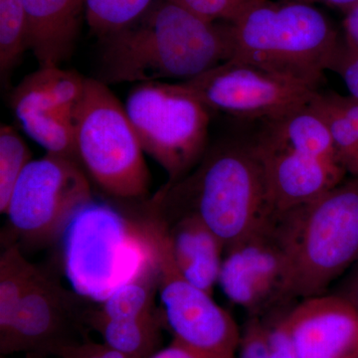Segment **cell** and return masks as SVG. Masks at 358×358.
I'll list each match as a JSON object with an SVG mask.
<instances>
[{
	"label": "cell",
	"mask_w": 358,
	"mask_h": 358,
	"mask_svg": "<svg viewBox=\"0 0 358 358\" xmlns=\"http://www.w3.org/2000/svg\"><path fill=\"white\" fill-rule=\"evenodd\" d=\"M27 46L40 68L60 67L74 50L86 0H24Z\"/></svg>",
	"instance_id": "cell-15"
},
{
	"label": "cell",
	"mask_w": 358,
	"mask_h": 358,
	"mask_svg": "<svg viewBox=\"0 0 358 358\" xmlns=\"http://www.w3.org/2000/svg\"><path fill=\"white\" fill-rule=\"evenodd\" d=\"M78 162L103 192L121 199L145 197L150 173L126 108L96 79H86L74 110Z\"/></svg>",
	"instance_id": "cell-6"
},
{
	"label": "cell",
	"mask_w": 358,
	"mask_h": 358,
	"mask_svg": "<svg viewBox=\"0 0 358 358\" xmlns=\"http://www.w3.org/2000/svg\"><path fill=\"white\" fill-rule=\"evenodd\" d=\"M282 320L299 358H358V313L339 294L303 299Z\"/></svg>",
	"instance_id": "cell-14"
},
{
	"label": "cell",
	"mask_w": 358,
	"mask_h": 358,
	"mask_svg": "<svg viewBox=\"0 0 358 358\" xmlns=\"http://www.w3.org/2000/svg\"><path fill=\"white\" fill-rule=\"evenodd\" d=\"M40 271L26 260L20 247H6L0 257V331L13 319L23 296Z\"/></svg>",
	"instance_id": "cell-20"
},
{
	"label": "cell",
	"mask_w": 358,
	"mask_h": 358,
	"mask_svg": "<svg viewBox=\"0 0 358 358\" xmlns=\"http://www.w3.org/2000/svg\"><path fill=\"white\" fill-rule=\"evenodd\" d=\"M317 1L324 2V3L329 4V6L338 7V8L341 9L345 13L350 7L357 3L358 0H317Z\"/></svg>",
	"instance_id": "cell-33"
},
{
	"label": "cell",
	"mask_w": 358,
	"mask_h": 358,
	"mask_svg": "<svg viewBox=\"0 0 358 358\" xmlns=\"http://www.w3.org/2000/svg\"><path fill=\"white\" fill-rule=\"evenodd\" d=\"M180 83L210 110L261 122L308 105L319 92L236 59Z\"/></svg>",
	"instance_id": "cell-9"
},
{
	"label": "cell",
	"mask_w": 358,
	"mask_h": 358,
	"mask_svg": "<svg viewBox=\"0 0 358 358\" xmlns=\"http://www.w3.org/2000/svg\"><path fill=\"white\" fill-rule=\"evenodd\" d=\"M275 221L226 250L218 284L232 303L247 310H258L281 298L284 257Z\"/></svg>",
	"instance_id": "cell-13"
},
{
	"label": "cell",
	"mask_w": 358,
	"mask_h": 358,
	"mask_svg": "<svg viewBox=\"0 0 358 358\" xmlns=\"http://www.w3.org/2000/svg\"><path fill=\"white\" fill-rule=\"evenodd\" d=\"M162 222L136 220L103 202L84 205L60 239L73 292L101 303L129 282L159 273Z\"/></svg>",
	"instance_id": "cell-3"
},
{
	"label": "cell",
	"mask_w": 358,
	"mask_h": 358,
	"mask_svg": "<svg viewBox=\"0 0 358 358\" xmlns=\"http://www.w3.org/2000/svg\"><path fill=\"white\" fill-rule=\"evenodd\" d=\"M79 294L40 271L21 301L10 324L0 331V353L54 355L63 346L78 343L75 331L84 324L87 310Z\"/></svg>",
	"instance_id": "cell-11"
},
{
	"label": "cell",
	"mask_w": 358,
	"mask_h": 358,
	"mask_svg": "<svg viewBox=\"0 0 358 358\" xmlns=\"http://www.w3.org/2000/svg\"><path fill=\"white\" fill-rule=\"evenodd\" d=\"M86 79L60 67L40 68L14 90L11 106L16 117L22 115H74L83 95Z\"/></svg>",
	"instance_id": "cell-17"
},
{
	"label": "cell",
	"mask_w": 358,
	"mask_h": 358,
	"mask_svg": "<svg viewBox=\"0 0 358 358\" xmlns=\"http://www.w3.org/2000/svg\"><path fill=\"white\" fill-rule=\"evenodd\" d=\"M239 350L237 358H268L265 326L258 320H252L241 336Z\"/></svg>",
	"instance_id": "cell-27"
},
{
	"label": "cell",
	"mask_w": 358,
	"mask_h": 358,
	"mask_svg": "<svg viewBox=\"0 0 358 358\" xmlns=\"http://www.w3.org/2000/svg\"><path fill=\"white\" fill-rule=\"evenodd\" d=\"M338 294L345 298L358 313V262L353 265L352 273L346 280L343 292Z\"/></svg>",
	"instance_id": "cell-31"
},
{
	"label": "cell",
	"mask_w": 358,
	"mask_h": 358,
	"mask_svg": "<svg viewBox=\"0 0 358 358\" xmlns=\"http://www.w3.org/2000/svg\"><path fill=\"white\" fill-rule=\"evenodd\" d=\"M24 0H0V71L4 78L27 50Z\"/></svg>",
	"instance_id": "cell-22"
},
{
	"label": "cell",
	"mask_w": 358,
	"mask_h": 358,
	"mask_svg": "<svg viewBox=\"0 0 358 358\" xmlns=\"http://www.w3.org/2000/svg\"><path fill=\"white\" fill-rule=\"evenodd\" d=\"M150 208L162 220L195 214L225 250L277 219L262 162L251 143H224L209 150L192 173L159 190Z\"/></svg>",
	"instance_id": "cell-2"
},
{
	"label": "cell",
	"mask_w": 358,
	"mask_h": 358,
	"mask_svg": "<svg viewBox=\"0 0 358 358\" xmlns=\"http://www.w3.org/2000/svg\"><path fill=\"white\" fill-rule=\"evenodd\" d=\"M126 110L145 152L176 185L206 154L210 110L181 83L147 82L131 90Z\"/></svg>",
	"instance_id": "cell-7"
},
{
	"label": "cell",
	"mask_w": 358,
	"mask_h": 358,
	"mask_svg": "<svg viewBox=\"0 0 358 358\" xmlns=\"http://www.w3.org/2000/svg\"><path fill=\"white\" fill-rule=\"evenodd\" d=\"M162 221L180 275L193 286L212 294L222 267V242L195 214L183 213Z\"/></svg>",
	"instance_id": "cell-16"
},
{
	"label": "cell",
	"mask_w": 358,
	"mask_h": 358,
	"mask_svg": "<svg viewBox=\"0 0 358 358\" xmlns=\"http://www.w3.org/2000/svg\"><path fill=\"white\" fill-rule=\"evenodd\" d=\"M275 234L284 257L281 299L324 294L358 262V178L279 216Z\"/></svg>",
	"instance_id": "cell-5"
},
{
	"label": "cell",
	"mask_w": 358,
	"mask_h": 358,
	"mask_svg": "<svg viewBox=\"0 0 358 358\" xmlns=\"http://www.w3.org/2000/svg\"><path fill=\"white\" fill-rule=\"evenodd\" d=\"M58 358H131L117 352L106 343H96L91 341H78L63 346L55 355Z\"/></svg>",
	"instance_id": "cell-25"
},
{
	"label": "cell",
	"mask_w": 358,
	"mask_h": 358,
	"mask_svg": "<svg viewBox=\"0 0 358 358\" xmlns=\"http://www.w3.org/2000/svg\"><path fill=\"white\" fill-rule=\"evenodd\" d=\"M105 84L189 81L229 60V22L210 21L180 0H155L133 24L103 39Z\"/></svg>",
	"instance_id": "cell-1"
},
{
	"label": "cell",
	"mask_w": 358,
	"mask_h": 358,
	"mask_svg": "<svg viewBox=\"0 0 358 358\" xmlns=\"http://www.w3.org/2000/svg\"><path fill=\"white\" fill-rule=\"evenodd\" d=\"M31 152L13 127L0 129V211L4 214L16 183L32 162Z\"/></svg>",
	"instance_id": "cell-23"
},
{
	"label": "cell",
	"mask_w": 358,
	"mask_h": 358,
	"mask_svg": "<svg viewBox=\"0 0 358 358\" xmlns=\"http://www.w3.org/2000/svg\"><path fill=\"white\" fill-rule=\"evenodd\" d=\"M343 46L358 52V2L345 11L343 22Z\"/></svg>",
	"instance_id": "cell-29"
},
{
	"label": "cell",
	"mask_w": 358,
	"mask_h": 358,
	"mask_svg": "<svg viewBox=\"0 0 358 358\" xmlns=\"http://www.w3.org/2000/svg\"><path fill=\"white\" fill-rule=\"evenodd\" d=\"M263 164L275 217L310 203L345 180L338 162H329L258 136L251 141Z\"/></svg>",
	"instance_id": "cell-12"
},
{
	"label": "cell",
	"mask_w": 358,
	"mask_h": 358,
	"mask_svg": "<svg viewBox=\"0 0 358 358\" xmlns=\"http://www.w3.org/2000/svg\"><path fill=\"white\" fill-rule=\"evenodd\" d=\"M180 1L205 20L232 22L250 6L262 0H180Z\"/></svg>",
	"instance_id": "cell-24"
},
{
	"label": "cell",
	"mask_w": 358,
	"mask_h": 358,
	"mask_svg": "<svg viewBox=\"0 0 358 358\" xmlns=\"http://www.w3.org/2000/svg\"><path fill=\"white\" fill-rule=\"evenodd\" d=\"M164 313L155 312L136 319L89 320L87 326L102 336L103 343L131 358H150L159 350Z\"/></svg>",
	"instance_id": "cell-18"
},
{
	"label": "cell",
	"mask_w": 358,
	"mask_h": 358,
	"mask_svg": "<svg viewBox=\"0 0 358 358\" xmlns=\"http://www.w3.org/2000/svg\"><path fill=\"white\" fill-rule=\"evenodd\" d=\"M159 273L138 280L117 289L100 303L96 310H86L84 322L89 320H122L136 319L155 312L154 296L159 287Z\"/></svg>",
	"instance_id": "cell-19"
},
{
	"label": "cell",
	"mask_w": 358,
	"mask_h": 358,
	"mask_svg": "<svg viewBox=\"0 0 358 358\" xmlns=\"http://www.w3.org/2000/svg\"><path fill=\"white\" fill-rule=\"evenodd\" d=\"M289 1H301L308 2V3H313V2L317 1V0H289Z\"/></svg>",
	"instance_id": "cell-35"
},
{
	"label": "cell",
	"mask_w": 358,
	"mask_h": 358,
	"mask_svg": "<svg viewBox=\"0 0 358 358\" xmlns=\"http://www.w3.org/2000/svg\"><path fill=\"white\" fill-rule=\"evenodd\" d=\"M150 358H212L202 355L189 346L183 345L180 341L173 339L171 345L162 350H157Z\"/></svg>",
	"instance_id": "cell-30"
},
{
	"label": "cell",
	"mask_w": 358,
	"mask_h": 358,
	"mask_svg": "<svg viewBox=\"0 0 358 358\" xmlns=\"http://www.w3.org/2000/svg\"><path fill=\"white\" fill-rule=\"evenodd\" d=\"M339 101L343 105V109L350 115V119L355 124V128L357 129L358 133V103L350 99V96H343L339 95Z\"/></svg>",
	"instance_id": "cell-32"
},
{
	"label": "cell",
	"mask_w": 358,
	"mask_h": 358,
	"mask_svg": "<svg viewBox=\"0 0 358 358\" xmlns=\"http://www.w3.org/2000/svg\"><path fill=\"white\" fill-rule=\"evenodd\" d=\"M229 23L231 59L313 91H319L343 47L333 23L308 2L262 0Z\"/></svg>",
	"instance_id": "cell-4"
},
{
	"label": "cell",
	"mask_w": 358,
	"mask_h": 358,
	"mask_svg": "<svg viewBox=\"0 0 358 358\" xmlns=\"http://www.w3.org/2000/svg\"><path fill=\"white\" fill-rule=\"evenodd\" d=\"M155 0H86L85 16L91 31L106 38L133 24Z\"/></svg>",
	"instance_id": "cell-21"
},
{
	"label": "cell",
	"mask_w": 358,
	"mask_h": 358,
	"mask_svg": "<svg viewBox=\"0 0 358 358\" xmlns=\"http://www.w3.org/2000/svg\"><path fill=\"white\" fill-rule=\"evenodd\" d=\"M48 355H37V353H27L25 358H47Z\"/></svg>",
	"instance_id": "cell-34"
},
{
	"label": "cell",
	"mask_w": 358,
	"mask_h": 358,
	"mask_svg": "<svg viewBox=\"0 0 358 358\" xmlns=\"http://www.w3.org/2000/svg\"><path fill=\"white\" fill-rule=\"evenodd\" d=\"M331 71L341 75L350 93L348 96L358 103V52L348 50L343 44Z\"/></svg>",
	"instance_id": "cell-28"
},
{
	"label": "cell",
	"mask_w": 358,
	"mask_h": 358,
	"mask_svg": "<svg viewBox=\"0 0 358 358\" xmlns=\"http://www.w3.org/2000/svg\"><path fill=\"white\" fill-rule=\"evenodd\" d=\"M92 200L90 179L82 166L46 154L26 166L4 214L23 242L43 246L60 241L73 216Z\"/></svg>",
	"instance_id": "cell-8"
},
{
	"label": "cell",
	"mask_w": 358,
	"mask_h": 358,
	"mask_svg": "<svg viewBox=\"0 0 358 358\" xmlns=\"http://www.w3.org/2000/svg\"><path fill=\"white\" fill-rule=\"evenodd\" d=\"M268 358H299L284 320L265 327Z\"/></svg>",
	"instance_id": "cell-26"
},
{
	"label": "cell",
	"mask_w": 358,
	"mask_h": 358,
	"mask_svg": "<svg viewBox=\"0 0 358 358\" xmlns=\"http://www.w3.org/2000/svg\"><path fill=\"white\" fill-rule=\"evenodd\" d=\"M159 287L164 317L173 338L212 358H236L239 329L212 294L193 286L174 263L166 224L162 223Z\"/></svg>",
	"instance_id": "cell-10"
}]
</instances>
